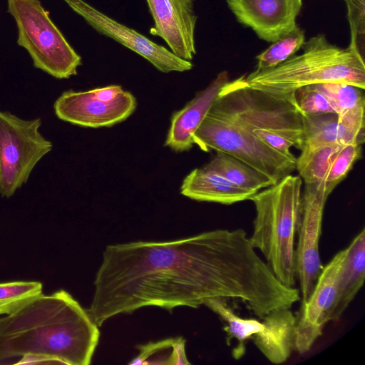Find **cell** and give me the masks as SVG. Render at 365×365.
Returning <instances> with one entry per match:
<instances>
[{"label":"cell","mask_w":365,"mask_h":365,"mask_svg":"<svg viewBox=\"0 0 365 365\" xmlns=\"http://www.w3.org/2000/svg\"><path fill=\"white\" fill-rule=\"evenodd\" d=\"M255 250L242 229L108 245L86 311L101 327L144 307L197 308L213 298L238 299L260 319L290 308L296 289L283 284Z\"/></svg>","instance_id":"obj_1"},{"label":"cell","mask_w":365,"mask_h":365,"mask_svg":"<svg viewBox=\"0 0 365 365\" xmlns=\"http://www.w3.org/2000/svg\"><path fill=\"white\" fill-rule=\"evenodd\" d=\"M100 334L86 309L68 292L41 293L0 318V361L44 355L63 364L88 365Z\"/></svg>","instance_id":"obj_2"},{"label":"cell","mask_w":365,"mask_h":365,"mask_svg":"<svg viewBox=\"0 0 365 365\" xmlns=\"http://www.w3.org/2000/svg\"><path fill=\"white\" fill-rule=\"evenodd\" d=\"M302 179L288 175L250 197L256 215L250 240L285 286L296 283L294 240L300 220Z\"/></svg>","instance_id":"obj_3"},{"label":"cell","mask_w":365,"mask_h":365,"mask_svg":"<svg viewBox=\"0 0 365 365\" xmlns=\"http://www.w3.org/2000/svg\"><path fill=\"white\" fill-rule=\"evenodd\" d=\"M212 106L233 116L250 133L282 153L300 150L303 114L294 94H276L249 86L245 76L227 81Z\"/></svg>","instance_id":"obj_4"},{"label":"cell","mask_w":365,"mask_h":365,"mask_svg":"<svg viewBox=\"0 0 365 365\" xmlns=\"http://www.w3.org/2000/svg\"><path fill=\"white\" fill-rule=\"evenodd\" d=\"M300 55L278 66L254 71L246 83L276 94H294L302 87L319 83H343L365 88V60L348 48H341L318 34L305 41Z\"/></svg>","instance_id":"obj_5"},{"label":"cell","mask_w":365,"mask_h":365,"mask_svg":"<svg viewBox=\"0 0 365 365\" xmlns=\"http://www.w3.org/2000/svg\"><path fill=\"white\" fill-rule=\"evenodd\" d=\"M194 143L207 152L231 155L268 177L274 184L296 168L293 153H282L250 133L233 116L212 106L193 135Z\"/></svg>","instance_id":"obj_6"},{"label":"cell","mask_w":365,"mask_h":365,"mask_svg":"<svg viewBox=\"0 0 365 365\" xmlns=\"http://www.w3.org/2000/svg\"><path fill=\"white\" fill-rule=\"evenodd\" d=\"M7 12L16 25V43L29 53L35 68L58 79L77 74L82 64L81 56L39 0H7Z\"/></svg>","instance_id":"obj_7"},{"label":"cell","mask_w":365,"mask_h":365,"mask_svg":"<svg viewBox=\"0 0 365 365\" xmlns=\"http://www.w3.org/2000/svg\"><path fill=\"white\" fill-rule=\"evenodd\" d=\"M41 120H26L0 111V195L10 197L53 145L39 132Z\"/></svg>","instance_id":"obj_8"},{"label":"cell","mask_w":365,"mask_h":365,"mask_svg":"<svg viewBox=\"0 0 365 365\" xmlns=\"http://www.w3.org/2000/svg\"><path fill=\"white\" fill-rule=\"evenodd\" d=\"M136 106L134 96L118 85L86 91H66L53 106L59 119L88 128L110 127L124 121Z\"/></svg>","instance_id":"obj_9"},{"label":"cell","mask_w":365,"mask_h":365,"mask_svg":"<svg viewBox=\"0 0 365 365\" xmlns=\"http://www.w3.org/2000/svg\"><path fill=\"white\" fill-rule=\"evenodd\" d=\"M328 196L324 182L305 184L302 194L298 242L295 250L297 277L302 293L301 305L309 298L323 268L319 240Z\"/></svg>","instance_id":"obj_10"},{"label":"cell","mask_w":365,"mask_h":365,"mask_svg":"<svg viewBox=\"0 0 365 365\" xmlns=\"http://www.w3.org/2000/svg\"><path fill=\"white\" fill-rule=\"evenodd\" d=\"M93 29L135 52L163 73L184 72L192 68L191 61L175 56L135 30L104 14L84 0H63Z\"/></svg>","instance_id":"obj_11"},{"label":"cell","mask_w":365,"mask_h":365,"mask_svg":"<svg viewBox=\"0 0 365 365\" xmlns=\"http://www.w3.org/2000/svg\"><path fill=\"white\" fill-rule=\"evenodd\" d=\"M344 250L337 252L322 268L308 300L301 305L297 317L294 349L299 354L309 351L332 321L338 301V274Z\"/></svg>","instance_id":"obj_12"},{"label":"cell","mask_w":365,"mask_h":365,"mask_svg":"<svg viewBox=\"0 0 365 365\" xmlns=\"http://www.w3.org/2000/svg\"><path fill=\"white\" fill-rule=\"evenodd\" d=\"M145 1L154 22L150 33L163 38L175 56L191 61L196 54L195 0Z\"/></svg>","instance_id":"obj_13"},{"label":"cell","mask_w":365,"mask_h":365,"mask_svg":"<svg viewBox=\"0 0 365 365\" xmlns=\"http://www.w3.org/2000/svg\"><path fill=\"white\" fill-rule=\"evenodd\" d=\"M241 24L251 28L257 36L274 42L297 26L302 0H225Z\"/></svg>","instance_id":"obj_14"},{"label":"cell","mask_w":365,"mask_h":365,"mask_svg":"<svg viewBox=\"0 0 365 365\" xmlns=\"http://www.w3.org/2000/svg\"><path fill=\"white\" fill-rule=\"evenodd\" d=\"M229 81L228 73L220 72L207 87L173 115L165 146L175 152L187 151L193 146L195 132L207 115L222 88Z\"/></svg>","instance_id":"obj_15"},{"label":"cell","mask_w":365,"mask_h":365,"mask_svg":"<svg viewBox=\"0 0 365 365\" xmlns=\"http://www.w3.org/2000/svg\"><path fill=\"white\" fill-rule=\"evenodd\" d=\"M264 329L252 339L272 364L285 362L294 349L297 317L291 309H275L262 319Z\"/></svg>","instance_id":"obj_16"},{"label":"cell","mask_w":365,"mask_h":365,"mask_svg":"<svg viewBox=\"0 0 365 365\" xmlns=\"http://www.w3.org/2000/svg\"><path fill=\"white\" fill-rule=\"evenodd\" d=\"M180 193L197 201L224 205L250 200L255 194L203 168L194 169L185 178Z\"/></svg>","instance_id":"obj_17"},{"label":"cell","mask_w":365,"mask_h":365,"mask_svg":"<svg viewBox=\"0 0 365 365\" xmlns=\"http://www.w3.org/2000/svg\"><path fill=\"white\" fill-rule=\"evenodd\" d=\"M365 278V229L344 249L338 274V301L332 321L339 320L363 286Z\"/></svg>","instance_id":"obj_18"},{"label":"cell","mask_w":365,"mask_h":365,"mask_svg":"<svg viewBox=\"0 0 365 365\" xmlns=\"http://www.w3.org/2000/svg\"><path fill=\"white\" fill-rule=\"evenodd\" d=\"M359 135L339 122L337 114L303 115V139L300 150H314L333 144L362 145Z\"/></svg>","instance_id":"obj_19"},{"label":"cell","mask_w":365,"mask_h":365,"mask_svg":"<svg viewBox=\"0 0 365 365\" xmlns=\"http://www.w3.org/2000/svg\"><path fill=\"white\" fill-rule=\"evenodd\" d=\"M333 104L340 123L364 137L365 98L364 90L343 83L313 84Z\"/></svg>","instance_id":"obj_20"},{"label":"cell","mask_w":365,"mask_h":365,"mask_svg":"<svg viewBox=\"0 0 365 365\" xmlns=\"http://www.w3.org/2000/svg\"><path fill=\"white\" fill-rule=\"evenodd\" d=\"M203 168L218 174L241 188L255 193L274 185L264 174L238 158L223 152L217 151Z\"/></svg>","instance_id":"obj_21"},{"label":"cell","mask_w":365,"mask_h":365,"mask_svg":"<svg viewBox=\"0 0 365 365\" xmlns=\"http://www.w3.org/2000/svg\"><path fill=\"white\" fill-rule=\"evenodd\" d=\"M204 305L217 314L225 323L224 330L227 334V342L236 339L238 344L232 350V356L240 359L245 353V341L262 331L264 327L263 322L256 319H245L235 313L227 304V299L221 298L209 299Z\"/></svg>","instance_id":"obj_22"},{"label":"cell","mask_w":365,"mask_h":365,"mask_svg":"<svg viewBox=\"0 0 365 365\" xmlns=\"http://www.w3.org/2000/svg\"><path fill=\"white\" fill-rule=\"evenodd\" d=\"M138 354L130 364H190L182 336L150 341L137 346Z\"/></svg>","instance_id":"obj_23"},{"label":"cell","mask_w":365,"mask_h":365,"mask_svg":"<svg viewBox=\"0 0 365 365\" xmlns=\"http://www.w3.org/2000/svg\"><path fill=\"white\" fill-rule=\"evenodd\" d=\"M344 145L333 144L312 151L301 150L296 160L295 170L304 183L324 182L332 159Z\"/></svg>","instance_id":"obj_24"},{"label":"cell","mask_w":365,"mask_h":365,"mask_svg":"<svg viewBox=\"0 0 365 365\" xmlns=\"http://www.w3.org/2000/svg\"><path fill=\"white\" fill-rule=\"evenodd\" d=\"M304 42V32L297 26L256 56L257 63L255 71L267 70L278 66L299 51Z\"/></svg>","instance_id":"obj_25"},{"label":"cell","mask_w":365,"mask_h":365,"mask_svg":"<svg viewBox=\"0 0 365 365\" xmlns=\"http://www.w3.org/2000/svg\"><path fill=\"white\" fill-rule=\"evenodd\" d=\"M39 282L15 281L0 283V314H10L42 293Z\"/></svg>","instance_id":"obj_26"},{"label":"cell","mask_w":365,"mask_h":365,"mask_svg":"<svg viewBox=\"0 0 365 365\" xmlns=\"http://www.w3.org/2000/svg\"><path fill=\"white\" fill-rule=\"evenodd\" d=\"M361 154V145L356 143L344 145L335 154L324 180L328 195L347 176Z\"/></svg>","instance_id":"obj_27"},{"label":"cell","mask_w":365,"mask_h":365,"mask_svg":"<svg viewBox=\"0 0 365 365\" xmlns=\"http://www.w3.org/2000/svg\"><path fill=\"white\" fill-rule=\"evenodd\" d=\"M350 28V43L347 47L365 60V0H344Z\"/></svg>","instance_id":"obj_28"},{"label":"cell","mask_w":365,"mask_h":365,"mask_svg":"<svg viewBox=\"0 0 365 365\" xmlns=\"http://www.w3.org/2000/svg\"><path fill=\"white\" fill-rule=\"evenodd\" d=\"M295 97L303 115L336 114L330 100L313 85L297 89L295 91Z\"/></svg>","instance_id":"obj_29"},{"label":"cell","mask_w":365,"mask_h":365,"mask_svg":"<svg viewBox=\"0 0 365 365\" xmlns=\"http://www.w3.org/2000/svg\"><path fill=\"white\" fill-rule=\"evenodd\" d=\"M63 364L60 360L44 355H24L16 364Z\"/></svg>","instance_id":"obj_30"}]
</instances>
